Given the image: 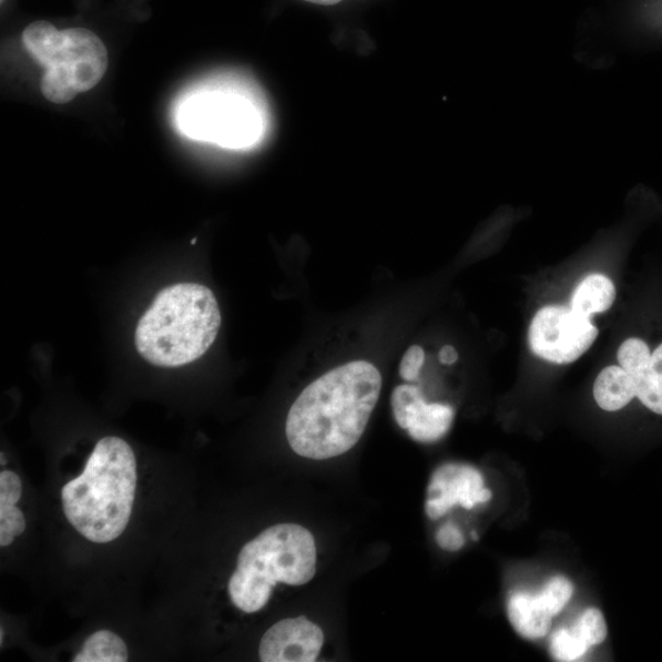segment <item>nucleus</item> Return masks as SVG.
Instances as JSON below:
<instances>
[{
	"label": "nucleus",
	"mask_w": 662,
	"mask_h": 662,
	"mask_svg": "<svg viewBox=\"0 0 662 662\" xmlns=\"http://www.w3.org/2000/svg\"><path fill=\"white\" fill-rule=\"evenodd\" d=\"M220 327L219 303L210 289L193 282L172 284L140 318L136 348L151 364L185 365L207 353Z\"/></svg>",
	"instance_id": "obj_3"
},
{
	"label": "nucleus",
	"mask_w": 662,
	"mask_h": 662,
	"mask_svg": "<svg viewBox=\"0 0 662 662\" xmlns=\"http://www.w3.org/2000/svg\"><path fill=\"white\" fill-rule=\"evenodd\" d=\"M128 648L125 640L104 629L90 636L83 648L74 657V662H126L128 661Z\"/></svg>",
	"instance_id": "obj_15"
},
{
	"label": "nucleus",
	"mask_w": 662,
	"mask_h": 662,
	"mask_svg": "<svg viewBox=\"0 0 662 662\" xmlns=\"http://www.w3.org/2000/svg\"><path fill=\"white\" fill-rule=\"evenodd\" d=\"M137 461L121 438H102L85 471L62 490L65 514L95 544L114 542L128 526L137 490Z\"/></svg>",
	"instance_id": "obj_2"
},
{
	"label": "nucleus",
	"mask_w": 662,
	"mask_h": 662,
	"mask_svg": "<svg viewBox=\"0 0 662 662\" xmlns=\"http://www.w3.org/2000/svg\"><path fill=\"white\" fill-rule=\"evenodd\" d=\"M2 2H4V0H2Z\"/></svg>",
	"instance_id": "obj_25"
},
{
	"label": "nucleus",
	"mask_w": 662,
	"mask_h": 662,
	"mask_svg": "<svg viewBox=\"0 0 662 662\" xmlns=\"http://www.w3.org/2000/svg\"><path fill=\"white\" fill-rule=\"evenodd\" d=\"M324 644L321 627L309 618H287L263 636L259 658L263 662H313Z\"/></svg>",
	"instance_id": "obj_10"
},
{
	"label": "nucleus",
	"mask_w": 662,
	"mask_h": 662,
	"mask_svg": "<svg viewBox=\"0 0 662 662\" xmlns=\"http://www.w3.org/2000/svg\"><path fill=\"white\" fill-rule=\"evenodd\" d=\"M615 299L616 289L613 281L605 275H588L573 293L572 310L590 320V315L609 310Z\"/></svg>",
	"instance_id": "obj_14"
},
{
	"label": "nucleus",
	"mask_w": 662,
	"mask_h": 662,
	"mask_svg": "<svg viewBox=\"0 0 662 662\" xmlns=\"http://www.w3.org/2000/svg\"><path fill=\"white\" fill-rule=\"evenodd\" d=\"M394 419L414 441L434 443L450 432L454 409L444 404H427L419 388L403 384L392 395Z\"/></svg>",
	"instance_id": "obj_9"
},
{
	"label": "nucleus",
	"mask_w": 662,
	"mask_h": 662,
	"mask_svg": "<svg viewBox=\"0 0 662 662\" xmlns=\"http://www.w3.org/2000/svg\"><path fill=\"white\" fill-rule=\"evenodd\" d=\"M597 329L589 318L564 305L539 310L530 325L529 344L545 361L568 364L577 361L597 338Z\"/></svg>",
	"instance_id": "obj_7"
},
{
	"label": "nucleus",
	"mask_w": 662,
	"mask_h": 662,
	"mask_svg": "<svg viewBox=\"0 0 662 662\" xmlns=\"http://www.w3.org/2000/svg\"><path fill=\"white\" fill-rule=\"evenodd\" d=\"M617 359L620 367L637 380L647 369L651 359V353L648 345L643 340L628 339L620 345Z\"/></svg>",
	"instance_id": "obj_17"
},
{
	"label": "nucleus",
	"mask_w": 662,
	"mask_h": 662,
	"mask_svg": "<svg viewBox=\"0 0 662 662\" xmlns=\"http://www.w3.org/2000/svg\"><path fill=\"white\" fill-rule=\"evenodd\" d=\"M572 629L589 647L603 643L607 636L605 618L597 608H588Z\"/></svg>",
	"instance_id": "obj_20"
},
{
	"label": "nucleus",
	"mask_w": 662,
	"mask_h": 662,
	"mask_svg": "<svg viewBox=\"0 0 662 662\" xmlns=\"http://www.w3.org/2000/svg\"><path fill=\"white\" fill-rule=\"evenodd\" d=\"M440 360L443 364H453L457 361V352L453 346H444L440 352Z\"/></svg>",
	"instance_id": "obj_23"
},
{
	"label": "nucleus",
	"mask_w": 662,
	"mask_h": 662,
	"mask_svg": "<svg viewBox=\"0 0 662 662\" xmlns=\"http://www.w3.org/2000/svg\"><path fill=\"white\" fill-rule=\"evenodd\" d=\"M589 648L573 629L558 630L551 640V654L557 661H577L585 655Z\"/></svg>",
	"instance_id": "obj_18"
},
{
	"label": "nucleus",
	"mask_w": 662,
	"mask_h": 662,
	"mask_svg": "<svg viewBox=\"0 0 662 662\" xmlns=\"http://www.w3.org/2000/svg\"><path fill=\"white\" fill-rule=\"evenodd\" d=\"M594 396L601 409L618 411L637 396L636 380L623 367H607L595 381Z\"/></svg>",
	"instance_id": "obj_13"
},
{
	"label": "nucleus",
	"mask_w": 662,
	"mask_h": 662,
	"mask_svg": "<svg viewBox=\"0 0 662 662\" xmlns=\"http://www.w3.org/2000/svg\"><path fill=\"white\" fill-rule=\"evenodd\" d=\"M23 495V483L13 472L0 473V546L12 545L26 529L25 515L16 507Z\"/></svg>",
	"instance_id": "obj_12"
},
{
	"label": "nucleus",
	"mask_w": 662,
	"mask_h": 662,
	"mask_svg": "<svg viewBox=\"0 0 662 662\" xmlns=\"http://www.w3.org/2000/svg\"><path fill=\"white\" fill-rule=\"evenodd\" d=\"M435 539L438 545L446 549V551H460L465 544L461 530L453 523H446L438 530Z\"/></svg>",
	"instance_id": "obj_22"
},
{
	"label": "nucleus",
	"mask_w": 662,
	"mask_h": 662,
	"mask_svg": "<svg viewBox=\"0 0 662 662\" xmlns=\"http://www.w3.org/2000/svg\"><path fill=\"white\" fill-rule=\"evenodd\" d=\"M23 43L28 54L46 68L40 90L54 104H68L94 89L106 74V46L88 28L59 32L48 22H35L25 28Z\"/></svg>",
	"instance_id": "obj_5"
},
{
	"label": "nucleus",
	"mask_w": 662,
	"mask_h": 662,
	"mask_svg": "<svg viewBox=\"0 0 662 662\" xmlns=\"http://www.w3.org/2000/svg\"><path fill=\"white\" fill-rule=\"evenodd\" d=\"M382 390L379 369L367 361L345 363L305 388L288 415L292 451L312 461H327L358 444Z\"/></svg>",
	"instance_id": "obj_1"
},
{
	"label": "nucleus",
	"mask_w": 662,
	"mask_h": 662,
	"mask_svg": "<svg viewBox=\"0 0 662 662\" xmlns=\"http://www.w3.org/2000/svg\"><path fill=\"white\" fill-rule=\"evenodd\" d=\"M185 135L225 148H246L262 135L258 111L247 100L229 94L198 95L186 102L179 114Z\"/></svg>",
	"instance_id": "obj_6"
},
{
	"label": "nucleus",
	"mask_w": 662,
	"mask_h": 662,
	"mask_svg": "<svg viewBox=\"0 0 662 662\" xmlns=\"http://www.w3.org/2000/svg\"><path fill=\"white\" fill-rule=\"evenodd\" d=\"M317 572V546L310 530L274 525L244 545L229 583L232 604L246 614L267 606L278 583L301 586Z\"/></svg>",
	"instance_id": "obj_4"
},
{
	"label": "nucleus",
	"mask_w": 662,
	"mask_h": 662,
	"mask_svg": "<svg viewBox=\"0 0 662 662\" xmlns=\"http://www.w3.org/2000/svg\"><path fill=\"white\" fill-rule=\"evenodd\" d=\"M425 363V351L420 346L414 345L406 351L400 363V375L404 381L414 382L419 379Z\"/></svg>",
	"instance_id": "obj_21"
},
{
	"label": "nucleus",
	"mask_w": 662,
	"mask_h": 662,
	"mask_svg": "<svg viewBox=\"0 0 662 662\" xmlns=\"http://www.w3.org/2000/svg\"><path fill=\"white\" fill-rule=\"evenodd\" d=\"M637 396L649 410L662 415V344L651 355L647 369L636 380Z\"/></svg>",
	"instance_id": "obj_16"
},
{
	"label": "nucleus",
	"mask_w": 662,
	"mask_h": 662,
	"mask_svg": "<svg viewBox=\"0 0 662 662\" xmlns=\"http://www.w3.org/2000/svg\"><path fill=\"white\" fill-rule=\"evenodd\" d=\"M508 617L519 635L538 639L548 634L554 616L537 595L515 593L508 600Z\"/></svg>",
	"instance_id": "obj_11"
},
{
	"label": "nucleus",
	"mask_w": 662,
	"mask_h": 662,
	"mask_svg": "<svg viewBox=\"0 0 662 662\" xmlns=\"http://www.w3.org/2000/svg\"><path fill=\"white\" fill-rule=\"evenodd\" d=\"M574 589L572 583L565 577H556L545 585L537 596L553 616L562 613V609L572 599Z\"/></svg>",
	"instance_id": "obj_19"
},
{
	"label": "nucleus",
	"mask_w": 662,
	"mask_h": 662,
	"mask_svg": "<svg viewBox=\"0 0 662 662\" xmlns=\"http://www.w3.org/2000/svg\"><path fill=\"white\" fill-rule=\"evenodd\" d=\"M426 514L440 519L456 504L473 509L490 501L492 492L484 486V477L473 466L446 464L437 468L427 491Z\"/></svg>",
	"instance_id": "obj_8"
},
{
	"label": "nucleus",
	"mask_w": 662,
	"mask_h": 662,
	"mask_svg": "<svg viewBox=\"0 0 662 662\" xmlns=\"http://www.w3.org/2000/svg\"><path fill=\"white\" fill-rule=\"evenodd\" d=\"M305 2H310L313 4H320V5H334V4L340 3L341 0H305Z\"/></svg>",
	"instance_id": "obj_24"
}]
</instances>
